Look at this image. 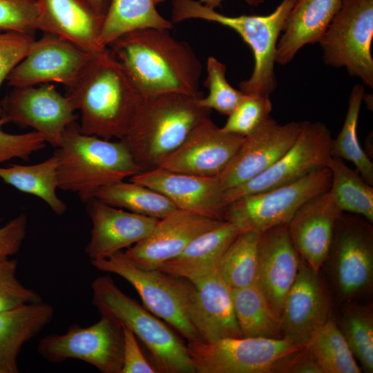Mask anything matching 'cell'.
Segmentation results:
<instances>
[{"label":"cell","instance_id":"6da1fadb","mask_svg":"<svg viewBox=\"0 0 373 373\" xmlns=\"http://www.w3.org/2000/svg\"><path fill=\"white\" fill-rule=\"evenodd\" d=\"M167 30H134L118 37L108 49L143 97L170 93L200 96V61L186 42Z\"/></svg>","mask_w":373,"mask_h":373},{"label":"cell","instance_id":"7a4b0ae2","mask_svg":"<svg viewBox=\"0 0 373 373\" xmlns=\"http://www.w3.org/2000/svg\"><path fill=\"white\" fill-rule=\"evenodd\" d=\"M66 95L81 113L80 131L107 140L127 135L143 99L108 49L91 57Z\"/></svg>","mask_w":373,"mask_h":373},{"label":"cell","instance_id":"3957f363","mask_svg":"<svg viewBox=\"0 0 373 373\" xmlns=\"http://www.w3.org/2000/svg\"><path fill=\"white\" fill-rule=\"evenodd\" d=\"M54 155L57 160L59 189L94 200L101 188L140 172L126 144L82 133L75 123L64 131Z\"/></svg>","mask_w":373,"mask_h":373},{"label":"cell","instance_id":"277c9868","mask_svg":"<svg viewBox=\"0 0 373 373\" xmlns=\"http://www.w3.org/2000/svg\"><path fill=\"white\" fill-rule=\"evenodd\" d=\"M200 97L170 93L143 97L131 129L122 139L140 172L157 167L209 117L210 110L198 104Z\"/></svg>","mask_w":373,"mask_h":373},{"label":"cell","instance_id":"5b68a950","mask_svg":"<svg viewBox=\"0 0 373 373\" xmlns=\"http://www.w3.org/2000/svg\"><path fill=\"white\" fill-rule=\"evenodd\" d=\"M296 0H283L267 15L231 17L195 0H172L173 22L198 19L215 22L237 32L251 48L254 66L251 77L242 81L240 90L248 95L269 96L276 87L274 73L276 47L280 33Z\"/></svg>","mask_w":373,"mask_h":373},{"label":"cell","instance_id":"8992f818","mask_svg":"<svg viewBox=\"0 0 373 373\" xmlns=\"http://www.w3.org/2000/svg\"><path fill=\"white\" fill-rule=\"evenodd\" d=\"M93 305L102 316L128 328L149 351L157 372L195 373L186 345L157 316L124 294L109 276L91 285Z\"/></svg>","mask_w":373,"mask_h":373},{"label":"cell","instance_id":"52a82bcc","mask_svg":"<svg viewBox=\"0 0 373 373\" xmlns=\"http://www.w3.org/2000/svg\"><path fill=\"white\" fill-rule=\"evenodd\" d=\"M97 269L116 274L136 290L144 306L174 327L187 342L199 340L186 311L188 280L158 269L135 265L123 250L91 260Z\"/></svg>","mask_w":373,"mask_h":373},{"label":"cell","instance_id":"ba28073f","mask_svg":"<svg viewBox=\"0 0 373 373\" xmlns=\"http://www.w3.org/2000/svg\"><path fill=\"white\" fill-rule=\"evenodd\" d=\"M198 373H272L304 346L283 337L224 338L187 342Z\"/></svg>","mask_w":373,"mask_h":373},{"label":"cell","instance_id":"9c48e42d","mask_svg":"<svg viewBox=\"0 0 373 373\" xmlns=\"http://www.w3.org/2000/svg\"><path fill=\"white\" fill-rule=\"evenodd\" d=\"M331 181V171L326 167L294 182L243 196L227 206L223 220L235 224L240 232L260 233L287 224L307 201L328 191Z\"/></svg>","mask_w":373,"mask_h":373},{"label":"cell","instance_id":"30bf717a","mask_svg":"<svg viewBox=\"0 0 373 373\" xmlns=\"http://www.w3.org/2000/svg\"><path fill=\"white\" fill-rule=\"evenodd\" d=\"M373 0H342L319 40L327 65L344 66L351 76L373 88Z\"/></svg>","mask_w":373,"mask_h":373},{"label":"cell","instance_id":"8fae6325","mask_svg":"<svg viewBox=\"0 0 373 373\" xmlns=\"http://www.w3.org/2000/svg\"><path fill=\"white\" fill-rule=\"evenodd\" d=\"M333 138L330 131L319 122H303L294 144L271 166L249 181L223 192L227 206L247 195L254 194L298 181L327 167L332 157Z\"/></svg>","mask_w":373,"mask_h":373},{"label":"cell","instance_id":"7c38bea8","mask_svg":"<svg viewBox=\"0 0 373 373\" xmlns=\"http://www.w3.org/2000/svg\"><path fill=\"white\" fill-rule=\"evenodd\" d=\"M361 216L343 212L335 225L331 259L339 296L349 300L368 291L373 282V229Z\"/></svg>","mask_w":373,"mask_h":373},{"label":"cell","instance_id":"4fadbf2b","mask_svg":"<svg viewBox=\"0 0 373 373\" xmlns=\"http://www.w3.org/2000/svg\"><path fill=\"white\" fill-rule=\"evenodd\" d=\"M122 327L104 316L86 327L74 324L63 334H49L38 344V353L46 361L60 363L78 359L102 373H120L123 363Z\"/></svg>","mask_w":373,"mask_h":373},{"label":"cell","instance_id":"5bb4252c","mask_svg":"<svg viewBox=\"0 0 373 373\" xmlns=\"http://www.w3.org/2000/svg\"><path fill=\"white\" fill-rule=\"evenodd\" d=\"M1 104V117L19 126L31 127L56 148L65 129L77 117L69 97L50 84L13 87Z\"/></svg>","mask_w":373,"mask_h":373},{"label":"cell","instance_id":"9a60e30c","mask_svg":"<svg viewBox=\"0 0 373 373\" xmlns=\"http://www.w3.org/2000/svg\"><path fill=\"white\" fill-rule=\"evenodd\" d=\"M93 57L74 44L49 33L35 40L6 81L11 87L59 83L70 87Z\"/></svg>","mask_w":373,"mask_h":373},{"label":"cell","instance_id":"2e32d148","mask_svg":"<svg viewBox=\"0 0 373 373\" xmlns=\"http://www.w3.org/2000/svg\"><path fill=\"white\" fill-rule=\"evenodd\" d=\"M302 124L303 122L280 124L269 117L255 132L245 137L234 156L216 176L223 192L271 166L294 144Z\"/></svg>","mask_w":373,"mask_h":373},{"label":"cell","instance_id":"e0dca14e","mask_svg":"<svg viewBox=\"0 0 373 373\" xmlns=\"http://www.w3.org/2000/svg\"><path fill=\"white\" fill-rule=\"evenodd\" d=\"M244 137L223 131L209 117H205L157 167L178 173L216 177L234 156Z\"/></svg>","mask_w":373,"mask_h":373},{"label":"cell","instance_id":"ac0fdd59","mask_svg":"<svg viewBox=\"0 0 373 373\" xmlns=\"http://www.w3.org/2000/svg\"><path fill=\"white\" fill-rule=\"evenodd\" d=\"M186 311L202 341L242 337L234 312L232 289L217 270L188 280Z\"/></svg>","mask_w":373,"mask_h":373},{"label":"cell","instance_id":"d6986e66","mask_svg":"<svg viewBox=\"0 0 373 373\" xmlns=\"http://www.w3.org/2000/svg\"><path fill=\"white\" fill-rule=\"evenodd\" d=\"M223 220L176 209L159 219L151 234L124 251L129 260L144 269H157L180 255L201 233Z\"/></svg>","mask_w":373,"mask_h":373},{"label":"cell","instance_id":"ffe728a7","mask_svg":"<svg viewBox=\"0 0 373 373\" xmlns=\"http://www.w3.org/2000/svg\"><path fill=\"white\" fill-rule=\"evenodd\" d=\"M329 314V300L318 273L300 257L280 316L283 336L305 346L312 334L330 318Z\"/></svg>","mask_w":373,"mask_h":373},{"label":"cell","instance_id":"44dd1931","mask_svg":"<svg viewBox=\"0 0 373 373\" xmlns=\"http://www.w3.org/2000/svg\"><path fill=\"white\" fill-rule=\"evenodd\" d=\"M130 181L149 187L169 199L180 209L224 220L223 191L216 177L199 176L162 168L140 172Z\"/></svg>","mask_w":373,"mask_h":373},{"label":"cell","instance_id":"7402d4cb","mask_svg":"<svg viewBox=\"0 0 373 373\" xmlns=\"http://www.w3.org/2000/svg\"><path fill=\"white\" fill-rule=\"evenodd\" d=\"M258 254L255 284L280 319L284 303L296 278L300 261L287 224L260 233Z\"/></svg>","mask_w":373,"mask_h":373},{"label":"cell","instance_id":"603a6c76","mask_svg":"<svg viewBox=\"0 0 373 373\" xmlns=\"http://www.w3.org/2000/svg\"><path fill=\"white\" fill-rule=\"evenodd\" d=\"M343 212L328 190L307 201L287 224L298 255L315 272L327 260L335 225Z\"/></svg>","mask_w":373,"mask_h":373},{"label":"cell","instance_id":"cb8c5ba5","mask_svg":"<svg viewBox=\"0 0 373 373\" xmlns=\"http://www.w3.org/2000/svg\"><path fill=\"white\" fill-rule=\"evenodd\" d=\"M38 30L61 38L92 56L108 48L100 40L104 16L85 0H37Z\"/></svg>","mask_w":373,"mask_h":373},{"label":"cell","instance_id":"d4e9b609","mask_svg":"<svg viewBox=\"0 0 373 373\" xmlns=\"http://www.w3.org/2000/svg\"><path fill=\"white\" fill-rule=\"evenodd\" d=\"M93 228L85 253L91 260L105 258L148 237L158 219L126 211L94 199L89 208Z\"/></svg>","mask_w":373,"mask_h":373},{"label":"cell","instance_id":"484cf974","mask_svg":"<svg viewBox=\"0 0 373 373\" xmlns=\"http://www.w3.org/2000/svg\"><path fill=\"white\" fill-rule=\"evenodd\" d=\"M342 0H296L278 39L276 63L288 64L307 44L318 42Z\"/></svg>","mask_w":373,"mask_h":373},{"label":"cell","instance_id":"4316f807","mask_svg":"<svg viewBox=\"0 0 373 373\" xmlns=\"http://www.w3.org/2000/svg\"><path fill=\"white\" fill-rule=\"evenodd\" d=\"M233 223L223 220L194 238L177 257L157 269L191 281L217 270L223 254L239 234Z\"/></svg>","mask_w":373,"mask_h":373},{"label":"cell","instance_id":"83f0119b","mask_svg":"<svg viewBox=\"0 0 373 373\" xmlns=\"http://www.w3.org/2000/svg\"><path fill=\"white\" fill-rule=\"evenodd\" d=\"M54 316L52 306L43 301L0 311V370L19 372L22 347L39 334Z\"/></svg>","mask_w":373,"mask_h":373},{"label":"cell","instance_id":"f1b7e54d","mask_svg":"<svg viewBox=\"0 0 373 373\" xmlns=\"http://www.w3.org/2000/svg\"><path fill=\"white\" fill-rule=\"evenodd\" d=\"M155 6L154 0H110L101 30L102 46L108 48L118 37L137 30L172 28L173 23Z\"/></svg>","mask_w":373,"mask_h":373},{"label":"cell","instance_id":"f546056e","mask_svg":"<svg viewBox=\"0 0 373 373\" xmlns=\"http://www.w3.org/2000/svg\"><path fill=\"white\" fill-rule=\"evenodd\" d=\"M0 178L17 190L41 199L57 215L66 211V205L56 193L59 182L55 155L38 164L0 166Z\"/></svg>","mask_w":373,"mask_h":373},{"label":"cell","instance_id":"4dcf8cb0","mask_svg":"<svg viewBox=\"0 0 373 373\" xmlns=\"http://www.w3.org/2000/svg\"><path fill=\"white\" fill-rule=\"evenodd\" d=\"M232 299L242 337H283L280 318L256 284L232 289Z\"/></svg>","mask_w":373,"mask_h":373},{"label":"cell","instance_id":"1f68e13d","mask_svg":"<svg viewBox=\"0 0 373 373\" xmlns=\"http://www.w3.org/2000/svg\"><path fill=\"white\" fill-rule=\"evenodd\" d=\"M94 199L131 212L161 219L178 209L160 193L132 181H120L99 189Z\"/></svg>","mask_w":373,"mask_h":373},{"label":"cell","instance_id":"d6a6232c","mask_svg":"<svg viewBox=\"0 0 373 373\" xmlns=\"http://www.w3.org/2000/svg\"><path fill=\"white\" fill-rule=\"evenodd\" d=\"M327 167L332 174L329 192L343 211L359 215L373 222V188L356 169L343 159L331 157Z\"/></svg>","mask_w":373,"mask_h":373},{"label":"cell","instance_id":"836d02e7","mask_svg":"<svg viewBox=\"0 0 373 373\" xmlns=\"http://www.w3.org/2000/svg\"><path fill=\"white\" fill-rule=\"evenodd\" d=\"M323 373H360L355 357L337 324L329 318L305 345Z\"/></svg>","mask_w":373,"mask_h":373},{"label":"cell","instance_id":"e575fe53","mask_svg":"<svg viewBox=\"0 0 373 373\" xmlns=\"http://www.w3.org/2000/svg\"><path fill=\"white\" fill-rule=\"evenodd\" d=\"M259 236L254 231L240 232L221 258L217 271L231 289L256 283Z\"/></svg>","mask_w":373,"mask_h":373},{"label":"cell","instance_id":"d590c367","mask_svg":"<svg viewBox=\"0 0 373 373\" xmlns=\"http://www.w3.org/2000/svg\"><path fill=\"white\" fill-rule=\"evenodd\" d=\"M364 95L363 84L352 88L343 127L337 137L332 140L331 155L352 162L365 181L373 186V163L362 149L356 131Z\"/></svg>","mask_w":373,"mask_h":373},{"label":"cell","instance_id":"8d00e7d4","mask_svg":"<svg viewBox=\"0 0 373 373\" xmlns=\"http://www.w3.org/2000/svg\"><path fill=\"white\" fill-rule=\"evenodd\" d=\"M339 327V326H338ZM354 357L365 372H373V313L370 306L344 309L339 327Z\"/></svg>","mask_w":373,"mask_h":373},{"label":"cell","instance_id":"74e56055","mask_svg":"<svg viewBox=\"0 0 373 373\" xmlns=\"http://www.w3.org/2000/svg\"><path fill=\"white\" fill-rule=\"evenodd\" d=\"M226 66L213 57L207 62L205 86L209 93L205 97H199L200 106L214 109L220 114L229 115L245 99L247 95L231 86L226 78Z\"/></svg>","mask_w":373,"mask_h":373},{"label":"cell","instance_id":"f35d334b","mask_svg":"<svg viewBox=\"0 0 373 373\" xmlns=\"http://www.w3.org/2000/svg\"><path fill=\"white\" fill-rule=\"evenodd\" d=\"M272 103L269 96L248 95L228 115L221 128L226 133L246 137L255 132L270 117Z\"/></svg>","mask_w":373,"mask_h":373},{"label":"cell","instance_id":"ab89813d","mask_svg":"<svg viewBox=\"0 0 373 373\" xmlns=\"http://www.w3.org/2000/svg\"><path fill=\"white\" fill-rule=\"evenodd\" d=\"M37 0H0V32L38 30Z\"/></svg>","mask_w":373,"mask_h":373},{"label":"cell","instance_id":"60d3db41","mask_svg":"<svg viewBox=\"0 0 373 373\" xmlns=\"http://www.w3.org/2000/svg\"><path fill=\"white\" fill-rule=\"evenodd\" d=\"M17 260L0 259V311L42 301L37 291L17 279Z\"/></svg>","mask_w":373,"mask_h":373},{"label":"cell","instance_id":"b9f144b4","mask_svg":"<svg viewBox=\"0 0 373 373\" xmlns=\"http://www.w3.org/2000/svg\"><path fill=\"white\" fill-rule=\"evenodd\" d=\"M7 123L8 119L0 117V164L15 157L28 160L35 152L45 147L46 141L42 134L37 131L8 133L2 129Z\"/></svg>","mask_w":373,"mask_h":373},{"label":"cell","instance_id":"7bdbcfd3","mask_svg":"<svg viewBox=\"0 0 373 373\" xmlns=\"http://www.w3.org/2000/svg\"><path fill=\"white\" fill-rule=\"evenodd\" d=\"M35 40L29 33L0 32V88L12 69L26 55ZM1 116L0 100V117Z\"/></svg>","mask_w":373,"mask_h":373},{"label":"cell","instance_id":"ee69618b","mask_svg":"<svg viewBox=\"0 0 373 373\" xmlns=\"http://www.w3.org/2000/svg\"><path fill=\"white\" fill-rule=\"evenodd\" d=\"M124 340L123 363L120 373H156L153 365L145 358L137 338L128 328L122 326Z\"/></svg>","mask_w":373,"mask_h":373},{"label":"cell","instance_id":"f6af8a7d","mask_svg":"<svg viewBox=\"0 0 373 373\" xmlns=\"http://www.w3.org/2000/svg\"><path fill=\"white\" fill-rule=\"evenodd\" d=\"M27 217L21 213L0 228V259L17 253L26 238Z\"/></svg>","mask_w":373,"mask_h":373},{"label":"cell","instance_id":"bcb514c9","mask_svg":"<svg viewBox=\"0 0 373 373\" xmlns=\"http://www.w3.org/2000/svg\"><path fill=\"white\" fill-rule=\"evenodd\" d=\"M276 372L323 373L306 346L285 359Z\"/></svg>","mask_w":373,"mask_h":373},{"label":"cell","instance_id":"7dc6e473","mask_svg":"<svg viewBox=\"0 0 373 373\" xmlns=\"http://www.w3.org/2000/svg\"><path fill=\"white\" fill-rule=\"evenodd\" d=\"M164 1L165 0H154V2L157 5ZM264 1L265 0H245L247 4L251 6H257L263 3ZM198 1L210 9L216 10V8L221 6L223 0H199Z\"/></svg>","mask_w":373,"mask_h":373},{"label":"cell","instance_id":"c3c4849f","mask_svg":"<svg viewBox=\"0 0 373 373\" xmlns=\"http://www.w3.org/2000/svg\"><path fill=\"white\" fill-rule=\"evenodd\" d=\"M99 15L104 17L110 0H85Z\"/></svg>","mask_w":373,"mask_h":373},{"label":"cell","instance_id":"681fc988","mask_svg":"<svg viewBox=\"0 0 373 373\" xmlns=\"http://www.w3.org/2000/svg\"><path fill=\"white\" fill-rule=\"evenodd\" d=\"M0 373H2L1 370H0Z\"/></svg>","mask_w":373,"mask_h":373}]
</instances>
